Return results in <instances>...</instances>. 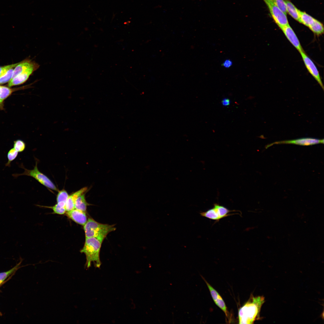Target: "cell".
I'll return each mask as SVG.
<instances>
[{
  "instance_id": "d6986e66",
  "label": "cell",
  "mask_w": 324,
  "mask_h": 324,
  "mask_svg": "<svg viewBox=\"0 0 324 324\" xmlns=\"http://www.w3.org/2000/svg\"><path fill=\"white\" fill-rule=\"evenodd\" d=\"M308 27L313 32L317 35H320L323 33L324 27L323 24L315 19L313 23Z\"/></svg>"
},
{
  "instance_id": "7402d4cb",
  "label": "cell",
  "mask_w": 324,
  "mask_h": 324,
  "mask_svg": "<svg viewBox=\"0 0 324 324\" xmlns=\"http://www.w3.org/2000/svg\"><path fill=\"white\" fill-rule=\"evenodd\" d=\"M14 68L8 70L4 74L0 77V84L8 82L12 79Z\"/></svg>"
},
{
  "instance_id": "484cf974",
  "label": "cell",
  "mask_w": 324,
  "mask_h": 324,
  "mask_svg": "<svg viewBox=\"0 0 324 324\" xmlns=\"http://www.w3.org/2000/svg\"><path fill=\"white\" fill-rule=\"evenodd\" d=\"M274 3L286 15L287 11L284 0H272Z\"/></svg>"
},
{
  "instance_id": "ac0fdd59",
  "label": "cell",
  "mask_w": 324,
  "mask_h": 324,
  "mask_svg": "<svg viewBox=\"0 0 324 324\" xmlns=\"http://www.w3.org/2000/svg\"><path fill=\"white\" fill-rule=\"evenodd\" d=\"M299 22L309 27L314 22L315 19L305 12L299 10Z\"/></svg>"
},
{
  "instance_id": "44dd1931",
  "label": "cell",
  "mask_w": 324,
  "mask_h": 324,
  "mask_svg": "<svg viewBox=\"0 0 324 324\" xmlns=\"http://www.w3.org/2000/svg\"><path fill=\"white\" fill-rule=\"evenodd\" d=\"M20 265V263H19L10 270L5 272L0 273V285L6 278L16 271Z\"/></svg>"
},
{
  "instance_id": "7a4b0ae2",
  "label": "cell",
  "mask_w": 324,
  "mask_h": 324,
  "mask_svg": "<svg viewBox=\"0 0 324 324\" xmlns=\"http://www.w3.org/2000/svg\"><path fill=\"white\" fill-rule=\"evenodd\" d=\"M103 242L95 237L86 238L84 246L81 250L86 256V266L89 268L93 263L94 266L99 268L101 265L100 253Z\"/></svg>"
},
{
  "instance_id": "4fadbf2b",
  "label": "cell",
  "mask_w": 324,
  "mask_h": 324,
  "mask_svg": "<svg viewBox=\"0 0 324 324\" xmlns=\"http://www.w3.org/2000/svg\"><path fill=\"white\" fill-rule=\"evenodd\" d=\"M88 190L87 187H84L69 195L66 203V212L75 208V202L78 197L83 193L87 192Z\"/></svg>"
},
{
  "instance_id": "8992f818",
  "label": "cell",
  "mask_w": 324,
  "mask_h": 324,
  "mask_svg": "<svg viewBox=\"0 0 324 324\" xmlns=\"http://www.w3.org/2000/svg\"><path fill=\"white\" fill-rule=\"evenodd\" d=\"M267 6L274 21L280 28L289 24L285 14L273 2L272 0H263Z\"/></svg>"
},
{
  "instance_id": "f1b7e54d",
  "label": "cell",
  "mask_w": 324,
  "mask_h": 324,
  "mask_svg": "<svg viewBox=\"0 0 324 324\" xmlns=\"http://www.w3.org/2000/svg\"><path fill=\"white\" fill-rule=\"evenodd\" d=\"M230 99L228 98H224L221 101L222 105L224 106H228L230 105Z\"/></svg>"
},
{
  "instance_id": "9c48e42d",
  "label": "cell",
  "mask_w": 324,
  "mask_h": 324,
  "mask_svg": "<svg viewBox=\"0 0 324 324\" xmlns=\"http://www.w3.org/2000/svg\"><path fill=\"white\" fill-rule=\"evenodd\" d=\"M305 66L310 74L319 84L323 90L324 86L319 72L316 65L304 51L300 52Z\"/></svg>"
},
{
  "instance_id": "ba28073f",
  "label": "cell",
  "mask_w": 324,
  "mask_h": 324,
  "mask_svg": "<svg viewBox=\"0 0 324 324\" xmlns=\"http://www.w3.org/2000/svg\"><path fill=\"white\" fill-rule=\"evenodd\" d=\"M40 65L35 62L24 72L12 79L8 85V87L18 85L24 83L30 76L39 67Z\"/></svg>"
},
{
  "instance_id": "277c9868",
  "label": "cell",
  "mask_w": 324,
  "mask_h": 324,
  "mask_svg": "<svg viewBox=\"0 0 324 324\" xmlns=\"http://www.w3.org/2000/svg\"><path fill=\"white\" fill-rule=\"evenodd\" d=\"M37 164V161H36L34 169L31 170L26 169L23 165H21L20 166L24 170V172L22 174H14L13 175V176L15 177L22 175H26L32 177L48 188L58 191V189L52 182L45 175L39 170L38 168Z\"/></svg>"
},
{
  "instance_id": "ffe728a7",
  "label": "cell",
  "mask_w": 324,
  "mask_h": 324,
  "mask_svg": "<svg viewBox=\"0 0 324 324\" xmlns=\"http://www.w3.org/2000/svg\"><path fill=\"white\" fill-rule=\"evenodd\" d=\"M66 203L64 202H57V203L53 206H45V207L50 208L52 209L55 214L62 215L66 212Z\"/></svg>"
},
{
  "instance_id": "9a60e30c",
  "label": "cell",
  "mask_w": 324,
  "mask_h": 324,
  "mask_svg": "<svg viewBox=\"0 0 324 324\" xmlns=\"http://www.w3.org/2000/svg\"><path fill=\"white\" fill-rule=\"evenodd\" d=\"M86 192L79 196L76 200L75 203V208L86 212L87 207L91 205L88 203L86 199L85 194Z\"/></svg>"
},
{
  "instance_id": "e0dca14e",
  "label": "cell",
  "mask_w": 324,
  "mask_h": 324,
  "mask_svg": "<svg viewBox=\"0 0 324 324\" xmlns=\"http://www.w3.org/2000/svg\"><path fill=\"white\" fill-rule=\"evenodd\" d=\"M13 91V89L9 87L0 86V110H3L4 100L11 95Z\"/></svg>"
},
{
  "instance_id": "30bf717a",
  "label": "cell",
  "mask_w": 324,
  "mask_h": 324,
  "mask_svg": "<svg viewBox=\"0 0 324 324\" xmlns=\"http://www.w3.org/2000/svg\"><path fill=\"white\" fill-rule=\"evenodd\" d=\"M280 28L289 41L299 52L304 51L296 34L289 24Z\"/></svg>"
},
{
  "instance_id": "4316f807",
  "label": "cell",
  "mask_w": 324,
  "mask_h": 324,
  "mask_svg": "<svg viewBox=\"0 0 324 324\" xmlns=\"http://www.w3.org/2000/svg\"><path fill=\"white\" fill-rule=\"evenodd\" d=\"M19 63L0 67V77L4 74L9 70L14 68Z\"/></svg>"
},
{
  "instance_id": "2e32d148",
  "label": "cell",
  "mask_w": 324,
  "mask_h": 324,
  "mask_svg": "<svg viewBox=\"0 0 324 324\" xmlns=\"http://www.w3.org/2000/svg\"><path fill=\"white\" fill-rule=\"evenodd\" d=\"M286 4L287 11L294 19L299 21V10L290 1L284 0Z\"/></svg>"
},
{
  "instance_id": "603a6c76",
  "label": "cell",
  "mask_w": 324,
  "mask_h": 324,
  "mask_svg": "<svg viewBox=\"0 0 324 324\" xmlns=\"http://www.w3.org/2000/svg\"><path fill=\"white\" fill-rule=\"evenodd\" d=\"M56 196L57 202H64L66 203L69 195L67 192L64 189L58 190Z\"/></svg>"
},
{
  "instance_id": "cb8c5ba5",
  "label": "cell",
  "mask_w": 324,
  "mask_h": 324,
  "mask_svg": "<svg viewBox=\"0 0 324 324\" xmlns=\"http://www.w3.org/2000/svg\"><path fill=\"white\" fill-rule=\"evenodd\" d=\"M18 154V152L14 148L10 149L8 153V161L6 164V166H9L11 162L16 158Z\"/></svg>"
},
{
  "instance_id": "d4e9b609",
  "label": "cell",
  "mask_w": 324,
  "mask_h": 324,
  "mask_svg": "<svg viewBox=\"0 0 324 324\" xmlns=\"http://www.w3.org/2000/svg\"><path fill=\"white\" fill-rule=\"evenodd\" d=\"M26 148L25 142L21 140H17L14 142V148L18 152L23 151Z\"/></svg>"
},
{
  "instance_id": "6da1fadb",
  "label": "cell",
  "mask_w": 324,
  "mask_h": 324,
  "mask_svg": "<svg viewBox=\"0 0 324 324\" xmlns=\"http://www.w3.org/2000/svg\"><path fill=\"white\" fill-rule=\"evenodd\" d=\"M265 301V298L262 296L254 297L251 295L248 301L238 310L239 323L252 324L259 319Z\"/></svg>"
},
{
  "instance_id": "83f0119b",
  "label": "cell",
  "mask_w": 324,
  "mask_h": 324,
  "mask_svg": "<svg viewBox=\"0 0 324 324\" xmlns=\"http://www.w3.org/2000/svg\"><path fill=\"white\" fill-rule=\"evenodd\" d=\"M232 64V62L231 60L228 59L226 60L222 64L224 67L225 68H229Z\"/></svg>"
},
{
  "instance_id": "52a82bcc",
  "label": "cell",
  "mask_w": 324,
  "mask_h": 324,
  "mask_svg": "<svg viewBox=\"0 0 324 324\" xmlns=\"http://www.w3.org/2000/svg\"><path fill=\"white\" fill-rule=\"evenodd\" d=\"M320 143H324L323 139H319L310 137L303 138L293 140L275 142L267 145L266 146V148H267L274 144H293L302 146H309Z\"/></svg>"
},
{
  "instance_id": "8fae6325",
  "label": "cell",
  "mask_w": 324,
  "mask_h": 324,
  "mask_svg": "<svg viewBox=\"0 0 324 324\" xmlns=\"http://www.w3.org/2000/svg\"><path fill=\"white\" fill-rule=\"evenodd\" d=\"M212 297L215 304L225 313L229 318V314L224 301L218 292L207 282H206Z\"/></svg>"
},
{
  "instance_id": "3957f363",
  "label": "cell",
  "mask_w": 324,
  "mask_h": 324,
  "mask_svg": "<svg viewBox=\"0 0 324 324\" xmlns=\"http://www.w3.org/2000/svg\"><path fill=\"white\" fill-rule=\"evenodd\" d=\"M83 226L86 238L95 237L103 242L109 233L116 229L114 225L100 223L91 218H88Z\"/></svg>"
},
{
  "instance_id": "7c38bea8",
  "label": "cell",
  "mask_w": 324,
  "mask_h": 324,
  "mask_svg": "<svg viewBox=\"0 0 324 324\" xmlns=\"http://www.w3.org/2000/svg\"><path fill=\"white\" fill-rule=\"evenodd\" d=\"M86 213L74 208L66 212V214L68 217L76 223L84 226L88 220Z\"/></svg>"
},
{
  "instance_id": "5bb4252c",
  "label": "cell",
  "mask_w": 324,
  "mask_h": 324,
  "mask_svg": "<svg viewBox=\"0 0 324 324\" xmlns=\"http://www.w3.org/2000/svg\"><path fill=\"white\" fill-rule=\"evenodd\" d=\"M35 62L29 58L19 62L14 68L12 79L25 71Z\"/></svg>"
},
{
  "instance_id": "5b68a950",
  "label": "cell",
  "mask_w": 324,
  "mask_h": 324,
  "mask_svg": "<svg viewBox=\"0 0 324 324\" xmlns=\"http://www.w3.org/2000/svg\"><path fill=\"white\" fill-rule=\"evenodd\" d=\"M233 212L229 210L226 207L218 204H214V207L204 212H201L200 214L201 216L218 222L223 218L233 215L230 214Z\"/></svg>"
}]
</instances>
